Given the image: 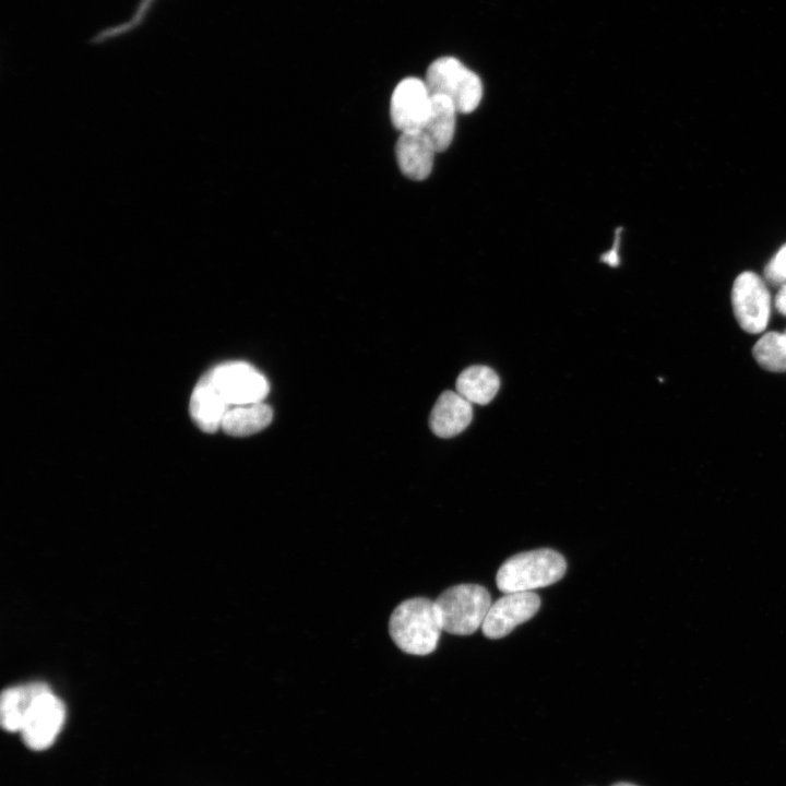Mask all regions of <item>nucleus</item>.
<instances>
[{
	"label": "nucleus",
	"mask_w": 786,
	"mask_h": 786,
	"mask_svg": "<svg viewBox=\"0 0 786 786\" xmlns=\"http://www.w3.org/2000/svg\"><path fill=\"white\" fill-rule=\"evenodd\" d=\"M619 240H620V236L617 234L615 242H614V247L600 257V260L610 266H617L619 264V255H618Z\"/></svg>",
	"instance_id": "19"
},
{
	"label": "nucleus",
	"mask_w": 786,
	"mask_h": 786,
	"mask_svg": "<svg viewBox=\"0 0 786 786\" xmlns=\"http://www.w3.org/2000/svg\"><path fill=\"white\" fill-rule=\"evenodd\" d=\"M431 94L449 97L461 114L474 111L483 98L480 78L454 57L436 59L425 80Z\"/></svg>",
	"instance_id": "4"
},
{
	"label": "nucleus",
	"mask_w": 786,
	"mask_h": 786,
	"mask_svg": "<svg viewBox=\"0 0 786 786\" xmlns=\"http://www.w3.org/2000/svg\"><path fill=\"white\" fill-rule=\"evenodd\" d=\"M47 690H49V687L40 682L4 689L0 699L2 728L9 733H20L32 704L39 694Z\"/></svg>",
	"instance_id": "13"
},
{
	"label": "nucleus",
	"mask_w": 786,
	"mask_h": 786,
	"mask_svg": "<svg viewBox=\"0 0 786 786\" xmlns=\"http://www.w3.org/2000/svg\"><path fill=\"white\" fill-rule=\"evenodd\" d=\"M752 354L765 370L786 372V334L765 333L753 346Z\"/></svg>",
	"instance_id": "17"
},
{
	"label": "nucleus",
	"mask_w": 786,
	"mask_h": 786,
	"mask_svg": "<svg viewBox=\"0 0 786 786\" xmlns=\"http://www.w3.org/2000/svg\"><path fill=\"white\" fill-rule=\"evenodd\" d=\"M764 275L774 285L786 284V243L773 255L764 269Z\"/></svg>",
	"instance_id": "18"
},
{
	"label": "nucleus",
	"mask_w": 786,
	"mask_h": 786,
	"mask_svg": "<svg viewBox=\"0 0 786 786\" xmlns=\"http://www.w3.org/2000/svg\"><path fill=\"white\" fill-rule=\"evenodd\" d=\"M775 307L779 313L786 315V284L782 285L775 296Z\"/></svg>",
	"instance_id": "20"
},
{
	"label": "nucleus",
	"mask_w": 786,
	"mask_h": 786,
	"mask_svg": "<svg viewBox=\"0 0 786 786\" xmlns=\"http://www.w3.org/2000/svg\"><path fill=\"white\" fill-rule=\"evenodd\" d=\"M539 606L540 599L533 592L507 593L491 604L481 626L483 633L489 639L503 638L531 619Z\"/></svg>",
	"instance_id": "9"
},
{
	"label": "nucleus",
	"mask_w": 786,
	"mask_h": 786,
	"mask_svg": "<svg viewBox=\"0 0 786 786\" xmlns=\"http://www.w3.org/2000/svg\"><path fill=\"white\" fill-rule=\"evenodd\" d=\"M472 403L460 393L443 392L434 403L429 425L434 434L451 438L461 433L472 421Z\"/></svg>",
	"instance_id": "11"
},
{
	"label": "nucleus",
	"mask_w": 786,
	"mask_h": 786,
	"mask_svg": "<svg viewBox=\"0 0 786 786\" xmlns=\"http://www.w3.org/2000/svg\"><path fill=\"white\" fill-rule=\"evenodd\" d=\"M500 386L498 374L487 366H472L456 379V392L471 403L488 404Z\"/></svg>",
	"instance_id": "16"
},
{
	"label": "nucleus",
	"mask_w": 786,
	"mask_h": 786,
	"mask_svg": "<svg viewBox=\"0 0 786 786\" xmlns=\"http://www.w3.org/2000/svg\"><path fill=\"white\" fill-rule=\"evenodd\" d=\"M436 153L422 130L401 132L395 144V156L401 171L416 181L429 177Z\"/></svg>",
	"instance_id": "10"
},
{
	"label": "nucleus",
	"mask_w": 786,
	"mask_h": 786,
	"mask_svg": "<svg viewBox=\"0 0 786 786\" xmlns=\"http://www.w3.org/2000/svg\"><path fill=\"white\" fill-rule=\"evenodd\" d=\"M785 334H786V331H785Z\"/></svg>",
	"instance_id": "22"
},
{
	"label": "nucleus",
	"mask_w": 786,
	"mask_h": 786,
	"mask_svg": "<svg viewBox=\"0 0 786 786\" xmlns=\"http://www.w3.org/2000/svg\"><path fill=\"white\" fill-rule=\"evenodd\" d=\"M431 93L425 80L405 78L394 88L390 117L401 132L421 130L430 111Z\"/></svg>",
	"instance_id": "8"
},
{
	"label": "nucleus",
	"mask_w": 786,
	"mask_h": 786,
	"mask_svg": "<svg viewBox=\"0 0 786 786\" xmlns=\"http://www.w3.org/2000/svg\"><path fill=\"white\" fill-rule=\"evenodd\" d=\"M273 418L272 408L262 402L231 406L225 414L223 431L234 437H247L267 427Z\"/></svg>",
	"instance_id": "15"
},
{
	"label": "nucleus",
	"mask_w": 786,
	"mask_h": 786,
	"mask_svg": "<svg viewBox=\"0 0 786 786\" xmlns=\"http://www.w3.org/2000/svg\"><path fill=\"white\" fill-rule=\"evenodd\" d=\"M434 603L442 629L456 635H468L479 629L492 604L489 592L478 584L449 587Z\"/></svg>",
	"instance_id": "3"
},
{
	"label": "nucleus",
	"mask_w": 786,
	"mask_h": 786,
	"mask_svg": "<svg viewBox=\"0 0 786 786\" xmlns=\"http://www.w3.org/2000/svg\"><path fill=\"white\" fill-rule=\"evenodd\" d=\"M562 555L536 549L512 556L498 570L496 583L503 593L532 592L558 582L565 573Z\"/></svg>",
	"instance_id": "2"
},
{
	"label": "nucleus",
	"mask_w": 786,
	"mask_h": 786,
	"mask_svg": "<svg viewBox=\"0 0 786 786\" xmlns=\"http://www.w3.org/2000/svg\"><path fill=\"white\" fill-rule=\"evenodd\" d=\"M612 786H636V785L629 784V783H617V784H615V785H612Z\"/></svg>",
	"instance_id": "21"
},
{
	"label": "nucleus",
	"mask_w": 786,
	"mask_h": 786,
	"mask_svg": "<svg viewBox=\"0 0 786 786\" xmlns=\"http://www.w3.org/2000/svg\"><path fill=\"white\" fill-rule=\"evenodd\" d=\"M731 305L742 330L753 334L765 330L770 320L771 296L758 274L747 271L737 276L731 289Z\"/></svg>",
	"instance_id": "6"
},
{
	"label": "nucleus",
	"mask_w": 786,
	"mask_h": 786,
	"mask_svg": "<svg viewBox=\"0 0 786 786\" xmlns=\"http://www.w3.org/2000/svg\"><path fill=\"white\" fill-rule=\"evenodd\" d=\"M66 706L50 689L32 704L20 730L24 745L34 751L48 749L62 729Z\"/></svg>",
	"instance_id": "7"
},
{
	"label": "nucleus",
	"mask_w": 786,
	"mask_h": 786,
	"mask_svg": "<svg viewBox=\"0 0 786 786\" xmlns=\"http://www.w3.org/2000/svg\"><path fill=\"white\" fill-rule=\"evenodd\" d=\"M204 377L230 407L262 402L270 390L265 377L245 361L219 364Z\"/></svg>",
	"instance_id": "5"
},
{
	"label": "nucleus",
	"mask_w": 786,
	"mask_h": 786,
	"mask_svg": "<svg viewBox=\"0 0 786 786\" xmlns=\"http://www.w3.org/2000/svg\"><path fill=\"white\" fill-rule=\"evenodd\" d=\"M442 624L434 600L414 597L402 602L389 621L392 641L404 653L428 655L439 642Z\"/></svg>",
	"instance_id": "1"
},
{
	"label": "nucleus",
	"mask_w": 786,
	"mask_h": 786,
	"mask_svg": "<svg viewBox=\"0 0 786 786\" xmlns=\"http://www.w3.org/2000/svg\"><path fill=\"white\" fill-rule=\"evenodd\" d=\"M457 109L453 102L441 94H431V106L422 132L437 153L445 151L452 143Z\"/></svg>",
	"instance_id": "14"
},
{
	"label": "nucleus",
	"mask_w": 786,
	"mask_h": 786,
	"mask_svg": "<svg viewBox=\"0 0 786 786\" xmlns=\"http://www.w3.org/2000/svg\"><path fill=\"white\" fill-rule=\"evenodd\" d=\"M230 406L222 398L204 374L195 384L189 405L194 424L206 433L221 429L222 421Z\"/></svg>",
	"instance_id": "12"
}]
</instances>
